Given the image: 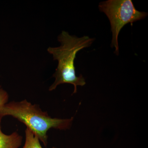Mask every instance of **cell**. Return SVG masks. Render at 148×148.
I'll use <instances>...</instances> for the list:
<instances>
[{"mask_svg":"<svg viewBox=\"0 0 148 148\" xmlns=\"http://www.w3.org/2000/svg\"><path fill=\"white\" fill-rule=\"evenodd\" d=\"M94 40L88 36L79 38L71 36L65 31L61 32L58 37V41L61 43L60 46L47 49L48 52L52 55L53 60L58 62L53 75L55 80L49 87V91L55 90L59 85L69 84L73 85V94L77 92V86H84L86 84L82 75L79 76L76 75L75 60L77 53L90 47Z\"/></svg>","mask_w":148,"mask_h":148,"instance_id":"cell-1","label":"cell"},{"mask_svg":"<svg viewBox=\"0 0 148 148\" xmlns=\"http://www.w3.org/2000/svg\"><path fill=\"white\" fill-rule=\"evenodd\" d=\"M10 116L24 123L45 147L47 145V132L51 128L66 130L71 126L73 117L61 119L51 118L37 105H32L26 100L6 103L0 111V120Z\"/></svg>","mask_w":148,"mask_h":148,"instance_id":"cell-2","label":"cell"},{"mask_svg":"<svg viewBox=\"0 0 148 148\" xmlns=\"http://www.w3.org/2000/svg\"><path fill=\"white\" fill-rule=\"evenodd\" d=\"M99 9L109 18L112 34L111 47L114 53L119 54L118 36L121 29L128 23L144 19L148 13L137 10L131 0H108L99 3Z\"/></svg>","mask_w":148,"mask_h":148,"instance_id":"cell-3","label":"cell"},{"mask_svg":"<svg viewBox=\"0 0 148 148\" xmlns=\"http://www.w3.org/2000/svg\"><path fill=\"white\" fill-rule=\"evenodd\" d=\"M0 120V148H18L22 142V137L17 132L7 135L3 133Z\"/></svg>","mask_w":148,"mask_h":148,"instance_id":"cell-4","label":"cell"},{"mask_svg":"<svg viewBox=\"0 0 148 148\" xmlns=\"http://www.w3.org/2000/svg\"><path fill=\"white\" fill-rule=\"evenodd\" d=\"M25 144L23 148H42L38 138L28 128L25 130Z\"/></svg>","mask_w":148,"mask_h":148,"instance_id":"cell-5","label":"cell"},{"mask_svg":"<svg viewBox=\"0 0 148 148\" xmlns=\"http://www.w3.org/2000/svg\"><path fill=\"white\" fill-rule=\"evenodd\" d=\"M9 95L8 92L0 85V111L8 102Z\"/></svg>","mask_w":148,"mask_h":148,"instance_id":"cell-6","label":"cell"}]
</instances>
